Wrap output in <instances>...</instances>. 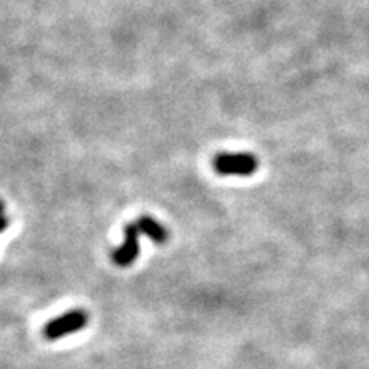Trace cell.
<instances>
[{"label": "cell", "instance_id": "1", "mask_svg": "<svg viewBox=\"0 0 369 369\" xmlns=\"http://www.w3.org/2000/svg\"><path fill=\"white\" fill-rule=\"evenodd\" d=\"M212 168L221 176H252L257 173L258 161L250 153H223L212 159Z\"/></svg>", "mask_w": 369, "mask_h": 369}, {"label": "cell", "instance_id": "2", "mask_svg": "<svg viewBox=\"0 0 369 369\" xmlns=\"http://www.w3.org/2000/svg\"><path fill=\"white\" fill-rule=\"evenodd\" d=\"M89 313L86 310H71L62 313L60 317L50 320L43 328V337L47 340H59L67 335L77 334L88 327Z\"/></svg>", "mask_w": 369, "mask_h": 369}, {"label": "cell", "instance_id": "3", "mask_svg": "<svg viewBox=\"0 0 369 369\" xmlns=\"http://www.w3.org/2000/svg\"><path fill=\"white\" fill-rule=\"evenodd\" d=\"M141 229L137 228V224L130 223L123 228V243L113 250L112 258L113 264L117 266H130L137 260L139 253H141Z\"/></svg>", "mask_w": 369, "mask_h": 369}, {"label": "cell", "instance_id": "4", "mask_svg": "<svg viewBox=\"0 0 369 369\" xmlns=\"http://www.w3.org/2000/svg\"><path fill=\"white\" fill-rule=\"evenodd\" d=\"M135 224L141 229L142 235L151 238L156 245H164L170 240V231H168L166 226H163L159 221H156L153 216H141L135 221Z\"/></svg>", "mask_w": 369, "mask_h": 369}]
</instances>
